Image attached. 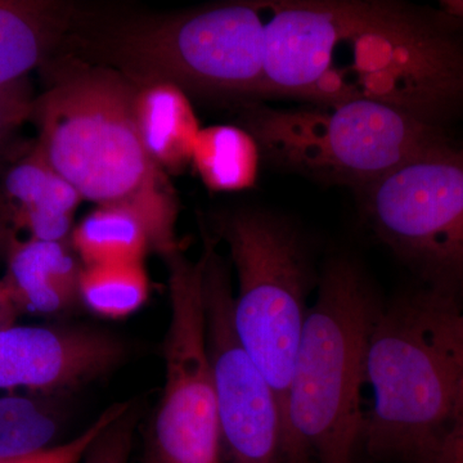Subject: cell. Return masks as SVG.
Here are the masks:
<instances>
[{
    "mask_svg": "<svg viewBox=\"0 0 463 463\" xmlns=\"http://www.w3.org/2000/svg\"><path fill=\"white\" fill-rule=\"evenodd\" d=\"M263 5L264 97L370 100L441 129L463 116L462 20L392 0Z\"/></svg>",
    "mask_w": 463,
    "mask_h": 463,
    "instance_id": "cell-1",
    "label": "cell"
},
{
    "mask_svg": "<svg viewBox=\"0 0 463 463\" xmlns=\"http://www.w3.org/2000/svg\"><path fill=\"white\" fill-rule=\"evenodd\" d=\"M43 70L47 88L33 100L30 120L45 161L81 199L138 216L161 257L179 250L178 200L139 134L136 85L76 58L50 60Z\"/></svg>",
    "mask_w": 463,
    "mask_h": 463,
    "instance_id": "cell-2",
    "label": "cell"
},
{
    "mask_svg": "<svg viewBox=\"0 0 463 463\" xmlns=\"http://www.w3.org/2000/svg\"><path fill=\"white\" fill-rule=\"evenodd\" d=\"M463 383V306L430 288L383 301L374 319L361 449L374 461L431 463Z\"/></svg>",
    "mask_w": 463,
    "mask_h": 463,
    "instance_id": "cell-3",
    "label": "cell"
},
{
    "mask_svg": "<svg viewBox=\"0 0 463 463\" xmlns=\"http://www.w3.org/2000/svg\"><path fill=\"white\" fill-rule=\"evenodd\" d=\"M286 405V463H356L368 341L383 300L349 255L323 265Z\"/></svg>",
    "mask_w": 463,
    "mask_h": 463,
    "instance_id": "cell-4",
    "label": "cell"
},
{
    "mask_svg": "<svg viewBox=\"0 0 463 463\" xmlns=\"http://www.w3.org/2000/svg\"><path fill=\"white\" fill-rule=\"evenodd\" d=\"M241 109L242 128L273 165L358 192L449 139L441 128L370 100L288 109L249 102Z\"/></svg>",
    "mask_w": 463,
    "mask_h": 463,
    "instance_id": "cell-5",
    "label": "cell"
},
{
    "mask_svg": "<svg viewBox=\"0 0 463 463\" xmlns=\"http://www.w3.org/2000/svg\"><path fill=\"white\" fill-rule=\"evenodd\" d=\"M264 14L263 2H227L145 21L109 36L99 65L242 106L264 97Z\"/></svg>",
    "mask_w": 463,
    "mask_h": 463,
    "instance_id": "cell-6",
    "label": "cell"
},
{
    "mask_svg": "<svg viewBox=\"0 0 463 463\" xmlns=\"http://www.w3.org/2000/svg\"><path fill=\"white\" fill-rule=\"evenodd\" d=\"M215 233L230 250L239 288L233 327L241 346L286 405L306 326L315 279L306 241L297 227L270 212L239 209L215 219Z\"/></svg>",
    "mask_w": 463,
    "mask_h": 463,
    "instance_id": "cell-7",
    "label": "cell"
},
{
    "mask_svg": "<svg viewBox=\"0 0 463 463\" xmlns=\"http://www.w3.org/2000/svg\"><path fill=\"white\" fill-rule=\"evenodd\" d=\"M361 194L374 236L423 288L463 304V145L449 138Z\"/></svg>",
    "mask_w": 463,
    "mask_h": 463,
    "instance_id": "cell-8",
    "label": "cell"
},
{
    "mask_svg": "<svg viewBox=\"0 0 463 463\" xmlns=\"http://www.w3.org/2000/svg\"><path fill=\"white\" fill-rule=\"evenodd\" d=\"M169 270L170 322L163 397L148 431L147 463H221L218 404L207 349L203 260L181 249Z\"/></svg>",
    "mask_w": 463,
    "mask_h": 463,
    "instance_id": "cell-9",
    "label": "cell"
},
{
    "mask_svg": "<svg viewBox=\"0 0 463 463\" xmlns=\"http://www.w3.org/2000/svg\"><path fill=\"white\" fill-rule=\"evenodd\" d=\"M203 233V297L206 340L218 404L221 463H286L281 408L241 346L233 327L231 268Z\"/></svg>",
    "mask_w": 463,
    "mask_h": 463,
    "instance_id": "cell-10",
    "label": "cell"
},
{
    "mask_svg": "<svg viewBox=\"0 0 463 463\" xmlns=\"http://www.w3.org/2000/svg\"><path fill=\"white\" fill-rule=\"evenodd\" d=\"M125 355L123 340L96 328L9 326L0 330V390L53 395L103 376Z\"/></svg>",
    "mask_w": 463,
    "mask_h": 463,
    "instance_id": "cell-11",
    "label": "cell"
},
{
    "mask_svg": "<svg viewBox=\"0 0 463 463\" xmlns=\"http://www.w3.org/2000/svg\"><path fill=\"white\" fill-rule=\"evenodd\" d=\"M81 200L35 145L3 173L0 210L14 231L29 232L30 239L67 242Z\"/></svg>",
    "mask_w": 463,
    "mask_h": 463,
    "instance_id": "cell-12",
    "label": "cell"
},
{
    "mask_svg": "<svg viewBox=\"0 0 463 463\" xmlns=\"http://www.w3.org/2000/svg\"><path fill=\"white\" fill-rule=\"evenodd\" d=\"M7 281L21 313L57 315L80 300L81 270L67 242L9 240Z\"/></svg>",
    "mask_w": 463,
    "mask_h": 463,
    "instance_id": "cell-13",
    "label": "cell"
},
{
    "mask_svg": "<svg viewBox=\"0 0 463 463\" xmlns=\"http://www.w3.org/2000/svg\"><path fill=\"white\" fill-rule=\"evenodd\" d=\"M71 7L52 0H0V91L26 84L66 35Z\"/></svg>",
    "mask_w": 463,
    "mask_h": 463,
    "instance_id": "cell-14",
    "label": "cell"
},
{
    "mask_svg": "<svg viewBox=\"0 0 463 463\" xmlns=\"http://www.w3.org/2000/svg\"><path fill=\"white\" fill-rule=\"evenodd\" d=\"M134 112L142 141L164 172L179 174L190 165L201 128L181 88L166 83L137 87Z\"/></svg>",
    "mask_w": 463,
    "mask_h": 463,
    "instance_id": "cell-15",
    "label": "cell"
},
{
    "mask_svg": "<svg viewBox=\"0 0 463 463\" xmlns=\"http://www.w3.org/2000/svg\"><path fill=\"white\" fill-rule=\"evenodd\" d=\"M261 151L245 128L213 125L203 128L194 143L192 164L213 192H240L257 184Z\"/></svg>",
    "mask_w": 463,
    "mask_h": 463,
    "instance_id": "cell-16",
    "label": "cell"
},
{
    "mask_svg": "<svg viewBox=\"0 0 463 463\" xmlns=\"http://www.w3.org/2000/svg\"><path fill=\"white\" fill-rule=\"evenodd\" d=\"M72 246L84 267L142 263L149 248L141 219L123 207L99 206L72 231Z\"/></svg>",
    "mask_w": 463,
    "mask_h": 463,
    "instance_id": "cell-17",
    "label": "cell"
},
{
    "mask_svg": "<svg viewBox=\"0 0 463 463\" xmlns=\"http://www.w3.org/2000/svg\"><path fill=\"white\" fill-rule=\"evenodd\" d=\"M63 414L48 395L0 397V459L56 446Z\"/></svg>",
    "mask_w": 463,
    "mask_h": 463,
    "instance_id": "cell-18",
    "label": "cell"
},
{
    "mask_svg": "<svg viewBox=\"0 0 463 463\" xmlns=\"http://www.w3.org/2000/svg\"><path fill=\"white\" fill-rule=\"evenodd\" d=\"M79 294L84 306L94 315L109 319L125 318L147 300V273L142 263L84 267Z\"/></svg>",
    "mask_w": 463,
    "mask_h": 463,
    "instance_id": "cell-19",
    "label": "cell"
},
{
    "mask_svg": "<svg viewBox=\"0 0 463 463\" xmlns=\"http://www.w3.org/2000/svg\"><path fill=\"white\" fill-rule=\"evenodd\" d=\"M132 404L130 402H123L111 405L90 428L85 429L78 437L65 443H58L56 446L39 450V452L29 453V455L11 457V458L0 459V463H81L85 455L96 441V439L106 430L109 425L123 414L128 407Z\"/></svg>",
    "mask_w": 463,
    "mask_h": 463,
    "instance_id": "cell-20",
    "label": "cell"
},
{
    "mask_svg": "<svg viewBox=\"0 0 463 463\" xmlns=\"http://www.w3.org/2000/svg\"><path fill=\"white\" fill-rule=\"evenodd\" d=\"M32 97L25 85L0 91V173H5L27 151L16 141L17 130L30 120Z\"/></svg>",
    "mask_w": 463,
    "mask_h": 463,
    "instance_id": "cell-21",
    "label": "cell"
},
{
    "mask_svg": "<svg viewBox=\"0 0 463 463\" xmlns=\"http://www.w3.org/2000/svg\"><path fill=\"white\" fill-rule=\"evenodd\" d=\"M138 407L132 404L96 439L81 463H130Z\"/></svg>",
    "mask_w": 463,
    "mask_h": 463,
    "instance_id": "cell-22",
    "label": "cell"
},
{
    "mask_svg": "<svg viewBox=\"0 0 463 463\" xmlns=\"http://www.w3.org/2000/svg\"><path fill=\"white\" fill-rule=\"evenodd\" d=\"M431 463H463V383L452 417Z\"/></svg>",
    "mask_w": 463,
    "mask_h": 463,
    "instance_id": "cell-23",
    "label": "cell"
},
{
    "mask_svg": "<svg viewBox=\"0 0 463 463\" xmlns=\"http://www.w3.org/2000/svg\"><path fill=\"white\" fill-rule=\"evenodd\" d=\"M14 234V227L5 213L0 210V251H5L9 240Z\"/></svg>",
    "mask_w": 463,
    "mask_h": 463,
    "instance_id": "cell-24",
    "label": "cell"
},
{
    "mask_svg": "<svg viewBox=\"0 0 463 463\" xmlns=\"http://www.w3.org/2000/svg\"><path fill=\"white\" fill-rule=\"evenodd\" d=\"M441 9L449 16L463 21V0H446V2H441Z\"/></svg>",
    "mask_w": 463,
    "mask_h": 463,
    "instance_id": "cell-25",
    "label": "cell"
},
{
    "mask_svg": "<svg viewBox=\"0 0 463 463\" xmlns=\"http://www.w3.org/2000/svg\"><path fill=\"white\" fill-rule=\"evenodd\" d=\"M12 303H14V297H12L11 288H9L8 283L5 279H0V307Z\"/></svg>",
    "mask_w": 463,
    "mask_h": 463,
    "instance_id": "cell-26",
    "label": "cell"
}]
</instances>
